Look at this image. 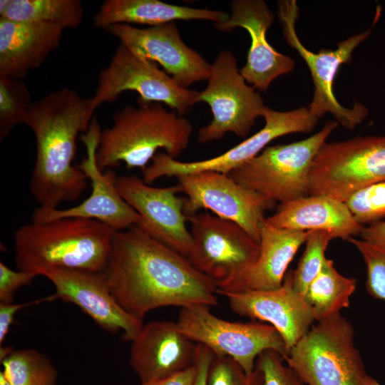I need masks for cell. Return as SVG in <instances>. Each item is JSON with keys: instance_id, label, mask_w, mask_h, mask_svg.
Masks as SVG:
<instances>
[{"instance_id": "6da1fadb", "label": "cell", "mask_w": 385, "mask_h": 385, "mask_svg": "<svg viewBox=\"0 0 385 385\" xmlns=\"http://www.w3.org/2000/svg\"><path fill=\"white\" fill-rule=\"evenodd\" d=\"M102 273L119 304L140 319L160 307L218 302L215 281L136 225L115 232Z\"/></svg>"}, {"instance_id": "7a4b0ae2", "label": "cell", "mask_w": 385, "mask_h": 385, "mask_svg": "<svg viewBox=\"0 0 385 385\" xmlns=\"http://www.w3.org/2000/svg\"><path fill=\"white\" fill-rule=\"evenodd\" d=\"M94 111L91 98L69 88L33 103L24 124L36 140V160L29 190L40 207L56 209L78 199L88 178L73 165L78 134L88 129Z\"/></svg>"}, {"instance_id": "3957f363", "label": "cell", "mask_w": 385, "mask_h": 385, "mask_svg": "<svg viewBox=\"0 0 385 385\" xmlns=\"http://www.w3.org/2000/svg\"><path fill=\"white\" fill-rule=\"evenodd\" d=\"M192 123L163 103L127 105L113 115L111 126L101 130L96 153L101 170L119 166L143 170L160 149L177 158L188 148Z\"/></svg>"}, {"instance_id": "277c9868", "label": "cell", "mask_w": 385, "mask_h": 385, "mask_svg": "<svg viewBox=\"0 0 385 385\" xmlns=\"http://www.w3.org/2000/svg\"><path fill=\"white\" fill-rule=\"evenodd\" d=\"M115 230L98 220L67 217L20 226L14 235L16 267L41 275L51 269L102 272Z\"/></svg>"}, {"instance_id": "5b68a950", "label": "cell", "mask_w": 385, "mask_h": 385, "mask_svg": "<svg viewBox=\"0 0 385 385\" xmlns=\"http://www.w3.org/2000/svg\"><path fill=\"white\" fill-rule=\"evenodd\" d=\"M354 333L345 317L335 314L312 327L284 361L305 385H364L368 374Z\"/></svg>"}, {"instance_id": "8992f818", "label": "cell", "mask_w": 385, "mask_h": 385, "mask_svg": "<svg viewBox=\"0 0 385 385\" xmlns=\"http://www.w3.org/2000/svg\"><path fill=\"white\" fill-rule=\"evenodd\" d=\"M338 125L337 120L327 121L319 132L305 139L268 146L228 175L240 185L274 202L307 196L314 158Z\"/></svg>"}, {"instance_id": "52a82bcc", "label": "cell", "mask_w": 385, "mask_h": 385, "mask_svg": "<svg viewBox=\"0 0 385 385\" xmlns=\"http://www.w3.org/2000/svg\"><path fill=\"white\" fill-rule=\"evenodd\" d=\"M385 181V135L326 142L310 173L309 195L343 202L355 191Z\"/></svg>"}, {"instance_id": "ba28073f", "label": "cell", "mask_w": 385, "mask_h": 385, "mask_svg": "<svg viewBox=\"0 0 385 385\" xmlns=\"http://www.w3.org/2000/svg\"><path fill=\"white\" fill-rule=\"evenodd\" d=\"M127 91L143 102L160 103L183 115L195 103L200 91L180 86L159 65L120 42L108 66L98 76L91 99L94 111Z\"/></svg>"}, {"instance_id": "9c48e42d", "label": "cell", "mask_w": 385, "mask_h": 385, "mask_svg": "<svg viewBox=\"0 0 385 385\" xmlns=\"http://www.w3.org/2000/svg\"><path fill=\"white\" fill-rule=\"evenodd\" d=\"M278 17L282 26L287 43L306 62L314 86L312 102L307 106L309 112L318 119L330 113L337 121L347 130H353L361 124L369 113L367 108L356 101L352 108L342 106L333 92V83L339 67L351 61L354 49L371 34L368 29L338 42L334 50L322 48L315 53L308 50L297 36L295 24L299 16V7L295 0L279 1Z\"/></svg>"}, {"instance_id": "30bf717a", "label": "cell", "mask_w": 385, "mask_h": 385, "mask_svg": "<svg viewBox=\"0 0 385 385\" xmlns=\"http://www.w3.org/2000/svg\"><path fill=\"white\" fill-rule=\"evenodd\" d=\"M199 102L208 104L212 115L211 122L198 130L197 139L202 143L220 140L228 133L247 137L266 107L262 97L241 75L234 53L227 50L221 51L211 63L207 84L197 98Z\"/></svg>"}, {"instance_id": "8fae6325", "label": "cell", "mask_w": 385, "mask_h": 385, "mask_svg": "<svg viewBox=\"0 0 385 385\" xmlns=\"http://www.w3.org/2000/svg\"><path fill=\"white\" fill-rule=\"evenodd\" d=\"M209 307L204 304L182 307L176 322L179 330L209 348L215 356L232 358L247 373L255 369L257 357L265 350H274L285 360L289 350L274 327L228 322L212 314Z\"/></svg>"}, {"instance_id": "7c38bea8", "label": "cell", "mask_w": 385, "mask_h": 385, "mask_svg": "<svg viewBox=\"0 0 385 385\" xmlns=\"http://www.w3.org/2000/svg\"><path fill=\"white\" fill-rule=\"evenodd\" d=\"M265 125L257 133L225 153L203 160L183 162L165 153H158L151 163L143 170V181L147 184L165 176L203 171L229 174L258 155L273 140L295 133H310L319 119L307 107L289 111H278L266 106L263 113Z\"/></svg>"}, {"instance_id": "4fadbf2b", "label": "cell", "mask_w": 385, "mask_h": 385, "mask_svg": "<svg viewBox=\"0 0 385 385\" xmlns=\"http://www.w3.org/2000/svg\"><path fill=\"white\" fill-rule=\"evenodd\" d=\"M188 219L192 236L188 259L217 286L244 273L257 261L260 242L237 224L208 212Z\"/></svg>"}, {"instance_id": "5bb4252c", "label": "cell", "mask_w": 385, "mask_h": 385, "mask_svg": "<svg viewBox=\"0 0 385 385\" xmlns=\"http://www.w3.org/2000/svg\"><path fill=\"white\" fill-rule=\"evenodd\" d=\"M187 197L183 211L191 217L200 209L232 221L260 242L265 212L274 201L235 182L229 175L203 171L176 177Z\"/></svg>"}, {"instance_id": "9a60e30c", "label": "cell", "mask_w": 385, "mask_h": 385, "mask_svg": "<svg viewBox=\"0 0 385 385\" xmlns=\"http://www.w3.org/2000/svg\"><path fill=\"white\" fill-rule=\"evenodd\" d=\"M101 127L93 118L86 132L80 138L86 148V156L78 165L91 183L88 198L72 207L47 209L38 207L32 215V222H46L61 218L78 217L98 220L116 231L138 225L139 214L120 196L115 186L117 175L112 169L101 170L96 160Z\"/></svg>"}, {"instance_id": "2e32d148", "label": "cell", "mask_w": 385, "mask_h": 385, "mask_svg": "<svg viewBox=\"0 0 385 385\" xmlns=\"http://www.w3.org/2000/svg\"><path fill=\"white\" fill-rule=\"evenodd\" d=\"M115 186L123 199L140 216L136 226L158 242L188 257L192 236L183 208L185 198L178 195L179 185L153 187L137 176L117 177Z\"/></svg>"}, {"instance_id": "e0dca14e", "label": "cell", "mask_w": 385, "mask_h": 385, "mask_svg": "<svg viewBox=\"0 0 385 385\" xmlns=\"http://www.w3.org/2000/svg\"><path fill=\"white\" fill-rule=\"evenodd\" d=\"M41 275L54 286L57 299L76 304L97 325L132 342L143 327V319L127 312L111 294L102 272L51 269Z\"/></svg>"}, {"instance_id": "ac0fdd59", "label": "cell", "mask_w": 385, "mask_h": 385, "mask_svg": "<svg viewBox=\"0 0 385 385\" xmlns=\"http://www.w3.org/2000/svg\"><path fill=\"white\" fill-rule=\"evenodd\" d=\"M144 57L156 62L181 87L207 81L211 63L182 39L175 21L140 29L115 24L106 29Z\"/></svg>"}, {"instance_id": "d6986e66", "label": "cell", "mask_w": 385, "mask_h": 385, "mask_svg": "<svg viewBox=\"0 0 385 385\" xmlns=\"http://www.w3.org/2000/svg\"><path fill=\"white\" fill-rule=\"evenodd\" d=\"M230 8L228 19L214 26L226 32L237 27L248 32L251 45L240 73L254 88L267 91L275 78L292 71L295 61L277 51L269 43L266 35L274 21V14L265 1L235 0L230 3Z\"/></svg>"}, {"instance_id": "ffe728a7", "label": "cell", "mask_w": 385, "mask_h": 385, "mask_svg": "<svg viewBox=\"0 0 385 385\" xmlns=\"http://www.w3.org/2000/svg\"><path fill=\"white\" fill-rule=\"evenodd\" d=\"M231 309L240 316L267 322L282 337L289 351L310 329L315 321L312 309L292 284V272L282 286L273 290L220 292Z\"/></svg>"}, {"instance_id": "44dd1931", "label": "cell", "mask_w": 385, "mask_h": 385, "mask_svg": "<svg viewBox=\"0 0 385 385\" xmlns=\"http://www.w3.org/2000/svg\"><path fill=\"white\" fill-rule=\"evenodd\" d=\"M197 349L176 322L152 321L131 342L129 364L140 383L166 378L193 366Z\"/></svg>"}, {"instance_id": "7402d4cb", "label": "cell", "mask_w": 385, "mask_h": 385, "mask_svg": "<svg viewBox=\"0 0 385 385\" xmlns=\"http://www.w3.org/2000/svg\"><path fill=\"white\" fill-rule=\"evenodd\" d=\"M63 29L53 24L0 19V77L21 78L56 50Z\"/></svg>"}, {"instance_id": "603a6c76", "label": "cell", "mask_w": 385, "mask_h": 385, "mask_svg": "<svg viewBox=\"0 0 385 385\" xmlns=\"http://www.w3.org/2000/svg\"><path fill=\"white\" fill-rule=\"evenodd\" d=\"M309 232L279 228L265 222L257 261L244 273L218 285L217 294L279 288L289 265L300 246L306 242Z\"/></svg>"}, {"instance_id": "cb8c5ba5", "label": "cell", "mask_w": 385, "mask_h": 385, "mask_svg": "<svg viewBox=\"0 0 385 385\" xmlns=\"http://www.w3.org/2000/svg\"><path fill=\"white\" fill-rule=\"evenodd\" d=\"M265 223L299 231H326L346 240L361 235L364 225L353 217L345 202L327 195H307L281 202Z\"/></svg>"}, {"instance_id": "d4e9b609", "label": "cell", "mask_w": 385, "mask_h": 385, "mask_svg": "<svg viewBox=\"0 0 385 385\" xmlns=\"http://www.w3.org/2000/svg\"><path fill=\"white\" fill-rule=\"evenodd\" d=\"M229 14L219 10L170 4L159 0H106L93 18V26L106 30L115 24H142L148 27L177 20L227 21Z\"/></svg>"}, {"instance_id": "484cf974", "label": "cell", "mask_w": 385, "mask_h": 385, "mask_svg": "<svg viewBox=\"0 0 385 385\" xmlns=\"http://www.w3.org/2000/svg\"><path fill=\"white\" fill-rule=\"evenodd\" d=\"M356 284L354 278L341 274L335 268L334 262L327 258L304 294L315 320H324L340 314L342 309L347 308Z\"/></svg>"}, {"instance_id": "4316f807", "label": "cell", "mask_w": 385, "mask_h": 385, "mask_svg": "<svg viewBox=\"0 0 385 385\" xmlns=\"http://www.w3.org/2000/svg\"><path fill=\"white\" fill-rule=\"evenodd\" d=\"M83 16L84 9L80 0H11L0 19L49 24L65 29L79 26Z\"/></svg>"}, {"instance_id": "83f0119b", "label": "cell", "mask_w": 385, "mask_h": 385, "mask_svg": "<svg viewBox=\"0 0 385 385\" xmlns=\"http://www.w3.org/2000/svg\"><path fill=\"white\" fill-rule=\"evenodd\" d=\"M0 371L9 385H56L57 371L51 361L34 349L13 350L1 359Z\"/></svg>"}, {"instance_id": "f1b7e54d", "label": "cell", "mask_w": 385, "mask_h": 385, "mask_svg": "<svg viewBox=\"0 0 385 385\" xmlns=\"http://www.w3.org/2000/svg\"><path fill=\"white\" fill-rule=\"evenodd\" d=\"M33 104L31 95L21 78L0 77V140L19 124H24Z\"/></svg>"}, {"instance_id": "f546056e", "label": "cell", "mask_w": 385, "mask_h": 385, "mask_svg": "<svg viewBox=\"0 0 385 385\" xmlns=\"http://www.w3.org/2000/svg\"><path fill=\"white\" fill-rule=\"evenodd\" d=\"M333 239L334 237L328 232L310 231L302 257L292 272L293 287L303 297L309 284L320 272L327 259L326 250Z\"/></svg>"}, {"instance_id": "4dcf8cb0", "label": "cell", "mask_w": 385, "mask_h": 385, "mask_svg": "<svg viewBox=\"0 0 385 385\" xmlns=\"http://www.w3.org/2000/svg\"><path fill=\"white\" fill-rule=\"evenodd\" d=\"M344 202L359 224L380 221L385 217V181L355 191Z\"/></svg>"}, {"instance_id": "1f68e13d", "label": "cell", "mask_w": 385, "mask_h": 385, "mask_svg": "<svg viewBox=\"0 0 385 385\" xmlns=\"http://www.w3.org/2000/svg\"><path fill=\"white\" fill-rule=\"evenodd\" d=\"M347 241L357 249L365 262L368 292L374 298L385 299V246L355 237Z\"/></svg>"}, {"instance_id": "d6a6232c", "label": "cell", "mask_w": 385, "mask_h": 385, "mask_svg": "<svg viewBox=\"0 0 385 385\" xmlns=\"http://www.w3.org/2000/svg\"><path fill=\"white\" fill-rule=\"evenodd\" d=\"M207 385H264V377L257 366L247 373L230 357L214 356L208 371Z\"/></svg>"}, {"instance_id": "836d02e7", "label": "cell", "mask_w": 385, "mask_h": 385, "mask_svg": "<svg viewBox=\"0 0 385 385\" xmlns=\"http://www.w3.org/2000/svg\"><path fill=\"white\" fill-rule=\"evenodd\" d=\"M277 351L267 349L256 360L255 366L262 372L264 385H305Z\"/></svg>"}, {"instance_id": "e575fe53", "label": "cell", "mask_w": 385, "mask_h": 385, "mask_svg": "<svg viewBox=\"0 0 385 385\" xmlns=\"http://www.w3.org/2000/svg\"><path fill=\"white\" fill-rule=\"evenodd\" d=\"M38 276L24 270L15 271L0 262V303H12L17 290Z\"/></svg>"}, {"instance_id": "d590c367", "label": "cell", "mask_w": 385, "mask_h": 385, "mask_svg": "<svg viewBox=\"0 0 385 385\" xmlns=\"http://www.w3.org/2000/svg\"><path fill=\"white\" fill-rule=\"evenodd\" d=\"M57 299L55 294L24 303H0V344L4 343L10 327L14 321L15 314L21 309L30 305H34L44 302H51Z\"/></svg>"}, {"instance_id": "8d00e7d4", "label": "cell", "mask_w": 385, "mask_h": 385, "mask_svg": "<svg viewBox=\"0 0 385 385\" xmlns=\"http://www.w3.org/2000/svg\"><path fill=\"white\" fill-rule=\"evenodd\" d=\"M214 354L207 346L197 344V349L194 365L196 376L193 385H207V379Z\"/></svg>"}, {"instance_id": "74e56055", "label": "cell", "mask_w": 385, "mask_h": 385, "mask_svg": "<svg viewBox=\"0 0 385 385\" xmlns=\"http://www.w3.org/2000/svg\"><path fill=\"white\" fill-rule=\"evenodd\" d=\"M195 376L196 369L193 365L173 376L140 383V385H193Z\"/></svg>"}, {"instance_id": "f35d334b", "label": "cell", "mask_w": 385, "mask_h": 385, "mask_svg": "<svg viewBox=\"0 0 385 385\" xmlns=\"http://www.w3.org/2000/svg\"><path fill=\"white\" fill-rule=\"evenodd\" d=\"M361 239L366 242L385 246V221H378L364 227Z\"/></svg>"}, {"instance_id": "ab89813d", "label": "cell", "mask_w": 385, "mask_h": 385, "mask_svg": "<svg viewBox=\"0 0 385 385\" xmlns=\"http://www.w3.org/2000/svg\"><path fill=\"white\" fill-rule=\"evenodd\" d=\"M11 3V0L0 1V18H1L7 11Z\"/></svg>"}, {"instance_id": "60d3db41", "label": "cell", "mask_w": 385, "mask_h": 385, "mask_svg": "<svg viewBox=\"0 0 385 385\" xmlns=\"http://www.w3.org/2000/svg\"><path fill=\"white\" fill-rule=\"evenodd\" d=\"M364 385H381L376 379L367 375L365 378Z\"/></svg>"}, {"instance_id": "b9f144b4", "label": "cell", "mask_w": 385, "mask_h": 385, "mask_svg": "<svg viewBox=\"0 0 385 385\" xmlns=\"http://www.w3.org/2000/svg\"><path fill=\"white\" fill-rule=\"evenodd\" d=\"M0 385H9L1 372H0Z\"/></svg>"}]
</instances>
